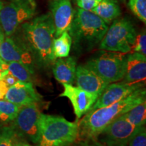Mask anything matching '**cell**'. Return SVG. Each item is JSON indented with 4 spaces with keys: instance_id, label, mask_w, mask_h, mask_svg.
Listing matches in <instances>:
<instances>
[{
    "instance_id": "obj_23",
    "label": "cell",
    "mask_w": 146,
    "mask_h": 146,
    "mask_svg": "<svg viewBox=\"0 0 146 146\" xmlns=\"http://www.w3.org/2000/svg\"><path fill=\"white\" fill-rule=\"evenodd\" d=\"M131 12L143 23H146V0H128Z\"/></svg>"
},
{
    "instance_id": "obj_31",
    "label": "cell",
    "mask_w": 146,
    "mask_h": 146,
    "mask_svg": "<svg viewBox=\"0 0 146 146\" xmlns=\"http://www.w3.org/2000/svg\"><path fill=\"white\" fill-rule=\"evenodd\" d=\"M9 87L8 85L2 80H0V100L4 99V97L6 94Z\"/></svg>"
},
{
    "instance_id": "obj_12",
    "label": "cell",
    "mask_w": 146,
    "mask_h": 146,
    "mask_svg": "<svg viewBox=\"0 0 146 146\" xmlns=\"http://www.w3.org/2000/svg\"><path fill=\"white\" fill-rule=\"evenodd\" d=\"M52 16L56 38L64 32L68 31L74 16L70 0H53L51 3Z\"/></svg>"
},
{
    "instance_id": "obj_25",
    "label": "cell",
    "mask_w": 146,
    "mask_h": 146,
    "mask_svg": "<svg viewBox=\"0 0 146 146\" xmlns=\"http://www.w3.org/2000/svg\"><path fill=\"white\" fill-rule=\"evenodd\" d=\"M128 146H146V129L145 126L139 128L129 139L127 143Z\"/></svg>"
},
{
    "instance_id": "obj_20",
    "label": "cell",
    "mask_w": 146,
    "mask_h": 146,
    "mask_svg": "<svg viewBox=\"0 0 146 146\" xmlns=\"http://www.w3.org/2000/svg\"><path fill=\"white\" fill-rule=\"evenodd\" d=\"M123 115L133 125L137 127L144 126L146 122V101L133 108Z\"/></svg>"
},
{
    "instance_id": "obj_33",
    "label": "cell",
    "mask_w": 146,
    "mask_h": 146,
    "mask_svg": "<svg viewBox=\"0 0 146 146\" xmlns=\"http://www.w3.org/2000/svg\"><path fill=\"white\" fill-rule=\"evenodd\" d=\"M106 146H127V144H125V143H116V144H112V145H106Z\"/></svg>"
},
{
    "instance_id": "obj_1",
    "label": "cell",
    "mask_w": 146,
    "mask_h": 146,
    "mask_svg": "<svg viewBox=\"0 0 146 146\" xmlns=\"http://www.w3.org/2000/svg\"><path fill=\"white\" fill-rule=\"evenodd\" d=\"M16 40L31 54L35 64L39 67L53 66L55 58L52 51L55 27L51 13H47L23 23Z\"/></svg>"
},
{
    "instance_id": "obj_3",
    "label": "cell",
    "mask_w": 146,
    "mask_h": 146,
    "mask_svg": "<svg viewBox=\"0 0 146 146\" xmlns=\"http://www.w3.org/2000/svg\"><path fill=\"white\" fill-rule=\"evenodd\" d=\"M108 27L94 12L77 8L68 32L74 49L78 52H85L90 51L100 44Z\"/></svg>"
},
{
    "instance_id": "obj_30",
    "label": "cell",
    "mask_w": 146,
    "mask_h": 146,
    "mask_svg": "<svg viewBox=\"0 0 146 146\" xmlns=\"http://www.w3.org/2000/svg\"><path fill=\"white\" fill-rule=\"evenodd\" d=\"M13 146H33L27 142V141L25 139L17 135L16 133V136L14 137Z\"/></svg>"
},
{
    "instance_id": "obj_6",
    "label": "cell",
    "mask_w": 146,
    "mask_h": 146,
    "mask_svg": "<svg viewBox=\"0 0 146 146\" xmlns=\"http://www.w3.org/2000/svg\"><path fill=\"white\" fill-rule=\"evenodd\" d=\"M108 84L123 79L125 74L126 55L123 53L102 51L85 64Z\"/></svg>"
},
{
    "instance_id": "obj_16",
    "label": "cell",
    "mask_w": 146,
    "mask_h": 146,
    "mask_svg": "<svg viewBox=\"0 0 146 146\" xmlns=\"http://www.w3.org/2000/svg\"><path fill=\"white\" fill-rule=\"evenodd\" d=\"M146 78V57L139 53L133 52L126 56L124 83H143Z\"/></svg>"
},
{
    "instance_id": "obj_36",
    "label": "cell",
    "mask_w": 146,
    "mask_h": 146,
    "mask_svg": "<svg viewBox=\"0 0 146 146\" xmlns=\"http://www.w3.org/2000/svg\"><path fill=\"white\" fill-rule=\"evenodd\" d=\"M29 1H33V0H29Z\"/></svg>"
},
{
    "instance_id": "obj_26",
    "label": "cell",
    "mask_w": 146,
    "mask_h": 146,
    "mask_svg": "<svg viewBox=\"0 0 146 146\" xmlns=\"http://www.w3.org/2000/svg\"><path fill=\"white\" fill-rule=\"evenodd\" d=\"M131 51L146 56V34L145 31L137 35L135 41Z\"/></svg>"
},
{
    "instance_id": "obj_11",
    "label": "cell",
    "mask_w": 146,
    "mask_h": 146,
    "mask_svg": "<svg viewBox=\"0 0 146 146\" xmlns=\"http://www.w3.org/2000/svg\"><path fill=\"white\" fill-rule=\"evenodd\" d=\"M63 86L64 91L60 97H66L70 100L77 120L87 114L98 99L96 95L87 92L78 87H74L70 84H63Z\"/></svg>"
},
{
    "instance_id": "obj_24",
    "label": "cell",
    "mask_w": 146,
    "mask_h": 146,
    "mask_svg": "<svg viewBox=\"0 0 146 146\" xmlns=\"http://www.w3.org/2000/svg\"><path fill=\"white\" fill-rule=\"evenodd\" d=\"M15 136L11 126H0V146H13Z\"/></svg>"
},
{
    "instance_id": "obj_13",
    "label": "cell",
    "mask_w": 146,
    "mask_h": 146,
    "mask_svg": "<svg viewBox=\"0 0 146 146\" xmlns=\"http://www.w3.org/2000/svg\"><path fill=\"white\" fill-rule=\"evenodd\" d=\"M0 58L7 63L19 62L34 70L35 64L31 54L17 40L10 36H6L3 40L0 48Z\"/></svg>"
},
{
    "instance_id": "obj_19",
    "label": "cell",
    "mask_w": 146,
    "mask_h": 146,
    "mask_svg": "<svg viewBox=\"0 0 146 146\" xmlns=\"http://www.w3.org/2000/svg\"><path fill=\"white\" fill-rule=\"evenodd\" d=\"M72 41L68 31L64 32L53 41L52 51L56 59L66 58L70 54Z\"/></svg>"
},
{
    "instance_id": "obj_17",
    "label": "cell",
    "mask_w": 146,
    "mask_h": 146,
    "mask_svg": "<svg viewBox=\"0 0 146 146\" xmlns=\"http://www.w3.org/2000/svg\"><path fill=\"white\" fill-rule=\"evenodd\" d=\"M52 66L54 77L59 83L72 85L75 81L76 60L74 57L58 58Z\"/></svg>"
},
{
    "instance_id": "obj_32",
    "label": "cell",
    "mask_w": 146,
    "mask_h": 146,
    "mask_svg": "<svg viewBox=\"0 0 146 146\" xmlns=\"http://www.w3.org/2000/svg\"><path fill=\"white\" fill-rule=\"evenodd\" d=\"M4 39H5V34L4 33H3V31L2 28H1V25H0V48H1V45L2 44ZM0 60H1V58H0Z\"/></svg>"
},
{
    "instance_id": "obj_37",
    "label": "cell",
    "mask_w": 146,
    "mask_h": 146,
    "mask_svg": "<svg viewBox=\"0 0 146 146\" xmlns=\"http://www.w3.org/2000/svg\"><path fill=\"white\" fill-rule=\"evenodd\" d=\"M123 1H125V0H123Z\"/></svg>"
},
{
    "instance_id": "obj_21",
    "label": "cell",
    "mask_w": 146,
    "mask_h": 146,
    "mask_svg": "<svg viewBox=\"0 0 146 146\" xmlns=\"http://www.w3.org/2000/svg\"><path fill=\"white\" fill-rule=\"evenodd\" d=\"M8 70L18 81L32 83L35 71L24 64L19 62H10L8 63Z\"/></svg>"
},
{
    "instance_id": "obj_15",
    "label": "cell",
    "mask_w": 146,
    "mask_h": 146,
    "mask_svg": "<svg viewBox=\"0 0 146 146\" xmlns=\"http://www.w3.org/2000/svg\"><path fill=\"white\" fill-rule=\"evenodd\" d=\"M4 99L22 106L40 102L41 96L35 89L33 83L18 81L12 86L9 87Z\"/></svg>"
},
{
    "instance_id": "obj_18",
    "label": "cell",
    "mask_w": 146,
    "mask_h": 146,
    "mask_svg": "<svg viewBox=\"0 0 146 146\" xmlns=\"http://www.w3.org/2000/svg\"><path fill=\"white\" fill-rule=\"evenodd\" d=\"M91 12L101 18L108 25H110L121 14L118 0H102Z\"/></svg>"
},
{
    "instance_id": "obj_7",
    "label": "cell",
    "mask_w": 146,
    "mask_h": 146,
    "mask_svg": "<svg viewBox=\"0 0 146 146\" xmlns=\"http://www.w3.org/2000/svg\"><path fill=\"white\" fill-rule=\"evenodd\" d=\"M36 14V4L34 1L15 0L3 5L0 10V25L5 36L15 33L24 22L29 21Z\"/></svg>"
},
{
    "instance_id": "obj_35",
    "label": "cell",
    "mask_w": 146,
    "mask_h": 146,
    "mask_svg": "<svg viewBox=\"0 0 146 146\" xmlns=\"http://www.w3.org/2000/svg\"><path fill=\"white\" fill-rule=\"evenodd\" d=\"M3 70H0V80H1V72H2Z\"/></svg>"
},
{
    "instance_id": "obj_10",
    "label": "cell",
    "mask_w": 146,
    "mask_h": 146,
    "mask_svg": "<svg viewBox=\"0 0 146 146\" xmlns=\"http://www.w3.org/2000/svg\"><path fill=\"white\" fill-rule=\"evenodd\" d=\"M143 87V84L142 83H128L121 82L108 84L89 111L108 106L115 102L124 99L138 89Z\"/></svg>"
},
{
    "instance_id": "obj_8",
    "label": "cell",
    "mask_w": 146,
    "mask_h": 146,
    "mask_svg": "<svg viewBox=\"0 0 146 146\" xmlns=\"http://www.w3.org/2000/svg\"><path fill=\"white\" fill-rule=\"evenodd\" d=\"M40 114L37 102L22 106L11 127L17 135L33 143L37 144L39 138Z\"/></svg>"
},
{
    "instance_id": "obj_5",
    "label": "cell",
    "mask_w": 146,
    "mask_h": 146,
    "mask_svg": "<svg viewBox=\"0 0 146 146\" xmlns=\"http://www.w3.org/2000/svg\"><path fill=\"white\" fill-rule=\"evenodd\" d=\"M132 22L127 18H116L108 27L100 43L99 49L127 54L132 50L137 36Z\"/></svg>"
},
{
    "instance_id": "obj_9",
    "label": "cell",
    "mask_w": 146,
    "mask_h": 146,
    "mask_svg": "<svg viewBox=\"0 0 146 146\" xmlns=\"http://www.w3.org/2000/svg\"><path fill=\"white\" fill-rule=\"evenodd\" d=\"M139 128L129 123L123 114L110 123L99 136H103L102 141L106 145L116 143L127 144Z\"/></svg>"
},
{
    "instance_id": "obj_27",
    "label": "cell",
    "mask_w": 146,
    "mask_h": 146,
    "mask_svg": "<svg viewBox=\"0 0 146 146\" xmlns=\"http://www.w3.org/2000/svg\"><path fill=\"white\" fill-rule=\"evenodd\" d=\"M102 0H76V5L84 10L91 11L96 8Z\"/></svg>"
},
{
    "instance_id": "obj_4",
    "label": "cell",
    "mask_w": 146,
    "mask_h": 146,
    "mask_svg": "<svg viewBox=\"0 0 146 146\" xmlns=\"http://www.w3.org/2000/svg\"><path fill=\"white\" fill-rule=\"evenodd\" d=\"M78 120L70 122L62 116L40 114L37 146H70L78 138Z\"/></svg>"
},
{
    "instance_id": "obj_22",
    "label": "cell",
    "mask_w": 146,
    "mask_h": 146,
    "mask_svg": "<svg viewBox=\"0 0 146 146\" xmlns=\"http://www.w3.org/2000/svg\"><path fill=\"white\" fill-rule=\"evenodd\" d=\"M21 106L7 101L0 100V120L3 123L12 122L15 119Z\"/></svg>"
},
{
    "instance_id": "obj_28",
    "label": "cell",
    "mask_w": 146,
    "mask_h": 146,
    "mask_svg": "<svg viewBox=\"0 0 146 146\" xmlns=\"http://www.w3.org/2000/svg\"><path fill=\"white\" fill-rule=\"evenodd\" d=\"M1 80L5 82V84L8 85V87L12 86L14 84H15L16 82L18 81L13 74H12L10 72H9V70L5 73L4 75H3L2 78H1Z\"/></svg>"
},
{
    "instance_id": "obj_2",
    "label": "cell",
    "mask_w": 146,
    "mask_h": 146,
    "mask_svg": "<svg viewBox=\"0 0 146 146\" xmlns=\"http://www.w3.org/2000/svg\"><path fill=\"white\" fill-rule=\"evenodd\" d=\"M145 96V89L143 87L108 106L89 111L81 120L78 121V137L81 140L97 139L113 120L146 101Z\"/></svg>"
},
{
    "instance_id": "obj_29",
    "label": "cell",
    "mask_w": 146,
    "mask_h": 146,
    "mask_svg": "<svg viewBox=\"0 0 146 146\" xmlns=\"http://www.w3.org/2000/svg\"><path fill=\"white\" fill-rule=\"evenodd\" d=\"M76 146H105L97 139L82 140Z\"/></svg>"
},
{
    "instance_id": "obj_14",
    "label": "cell",
    "mask_w": 146,
    "mask_h": 146,
    "mask_svg": "<svg viewBox=\"0 0 146 146\" xmlns=\"http://www.w3.org/2000/svg\"><path fill=\"white\" fill-rule=\"evenodd\" d=\"M76 87L99 98L108 84L85 65L76 66Z\"/></svg>"
},
{
    "instance_id": "obj_34",
    "label": "cell",
    "mask_w": 146,
    "mask_h": 146,
    "mask_svg": "<svg viewBox=\"0 0 146 146\" xmlns=\"http://www.w3.org/2000/svg\"><path fill=\"white\" fill-rule=\"evenodd\" d=\"M3 7V2L2 0H0V10H1V8H2Z\"/></svg>"
}]
</instances>
